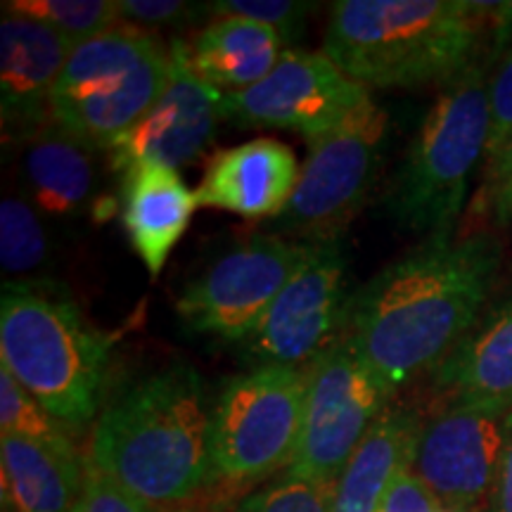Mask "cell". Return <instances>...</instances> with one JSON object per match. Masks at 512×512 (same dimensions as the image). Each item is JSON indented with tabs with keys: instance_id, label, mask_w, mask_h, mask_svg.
<instances>
[{
	"instance_id": "6da1fadb",
	"label": "cell",
	"mask_w": 512,
	"mask_h": 512,
	"mask_svg": "<svg viewBox=\"0 0 512 512\" xmlns=\"http://www.w3.org/2000/svg\"><path fill=\"white\" fill-rule=\"evenodd\" d=\"M498 268L489 235H432L351 294L347 335L396 394L472 330Z\"/></svg>"
},
{
	"instance_id": "7a4b0ae2",
	"label": "cell",
	"mask_w": 512,
	"mask_h": 512,
	"mask_svg": "<svg viewBox=\"0 0 512 512\" xmlns=\"http://www.w3.org/2000/svg\"><path fill=\"white\" fill-rule=\"evenodd\" d=\"M207 384L188 363L143 377L100 413L88 460L152 508H174L211 484Z\"/></svg>"
},
{
	"instance_id": "3957f363",
	"label": "cell",
	"mask_w": 512,
	"mask_h": 512,
	"mask_svg": "<svg viewBox=\"0 0 512 512\" xmlns=\"http://www.w3.org/2000/svg\"><path fill=\"white\" fill-rule=\"evenodd\" d=\"M498 3L337 0L323 53L361 86L446 83L475 64L486 17Z\"/></svg>"
},
{
	"instance_id": "277c9868",
	"label": "cell",
	"mask_w": 512,
	"mask_h": 512,
	"mask_svg": "<svg viewBox=\"0 0 512 512\" xmlns=\"http://www.w3.org/2000/svg\"><path fill=\"white\" fill-rule=\"evenodd\" d=\"M112 339L81 316L64 290L10 280L0 297V366L64 430L79 432L98 415Z\"/></svg>"
},
{
	"instance_id": "5b68a950",
	"label": "cell",
	"mask_w": 512,
	"mask_h": 512,
	"mask_svg": "<svg viewBox=\"0 0 512 512\" xmlns=\"http://www.w3.org/2000/svg\"><path fill=\"white\" fill-rule=\"evenodd\" d=\"M171 81V48L150 31L114 27L72 50L50 98V121L91 150H114Z\"/></svg>"
},
{
	"instance_id": "8992f818",
	"label": "cell",
	"mask_w": 512,
	"mask_h": 512,
	"mask_svg": "<svg viewBox=\"0 0 512 512\" xmlns=\"http://www.w3.org/2000/svg\"><path fill=\"white\" fill-rule=\"evenodd\" d=\"M489 128V76L475 62L446 83L396 171L387 204L399 226L430 238L453 233Z\"/></svg>"
},
{
	"instance_id": "52a82bcc",
	"label": "cell",
	"mask_w": 512,
	"mask_h": 512,
	"mask_svg": "<svg viewBox=\"0 0 512 512\" xmlns=\"http://www.w3.org/2000/svg\"><path fill=\"white\" fill-rule=\"evenodd\" d=\"M306 368H252L211 406V484H252L287 470L302 434Z\"/></svg>"
},
{
	"instance_id": "ba28073f",
	"label": "cell",
	"mask_w": 512,
	"mask_h": 512,
	"mask_svg": "<svg viewBox=\"0 0 512 512\" xmlns=\"http://www.w3.org/2000/svg\"><path fill=\"white\" fill-rule=\"evenodd\" d=\"M394 392L344 332L306 368L302 434L285 475L332 486Z\"/></svg>"
},
{
	"instance_id": "9c48e42d",
	"label": "cell",
	"mask_w": 512,
	"mask_h": 512,
	"mask_svg": "<svg viewBox=\"0 0 512 512\" xmlns=\"http://www.w3.org/2000/svg\"><path fill=\"white\" fill-rule=\"evenodd\" d=\"M387 112L366 98L335 128L309 138L290 204L278 216L285 230L330 242L368 202L387 136Z\"/></svg>"
},
{
	"instance_id": "30bf717a",
	"label": "cell",
	"mask_w": 512,
	"mask_h": 512,
	"mask_svg": "<svg viewBox=\"0 0 512 512\" xmlns=\"http://www.w3.org/2000/svg\"><path fill=\"white\" fill-rule=\"evenodd\" d=\"M316 249V240L249 238L183 287L178 318L202 335L242 342Z\"/></svg>"
},
{
	"instance_id": "8fae6325",
	"label": "cell",
	"mask_w": 512,
	"mask_h": 512,
	"mask_svg": "<svg viewBox=\"0 0 512 512\" xmlns=\"http://www.w3.org/2000/svg\"><path fill=\"white\" fill-rule=\"evenodd\" d=\"M349 302L342 247L337 240L318 242L259 325L238 342L242 361L252 368H309L347 332Z\"/></svg>"
},
{
	"instance_id": "7c38bea8",
	"label": "cell",
	"mask_w": 512,
	"mask_h": 512,
	"mask_svg": "<svg viewBox=\"0 0 512 512\" xmlns=\"http://www.w3.org/2000/svg\"><path fill=\"white\" fill-rule=\"evenodd\" d=\"M370 98L325 53L287 48L271 74L238 93H223V119L240 128H278L316 138Z\"/></svg>"
},
{
	"instance_id": "4fadbf2b",
	"label": "cell",
	"mask_w": 512,
	"mask_h": 512,
	"mask_svg": "<svg viewBox=\"0 0 512 512\" xmlns=\"http://www.w3.org/2000/svg\"><path fill=\"white\" fill-rule=\"evenodd\" d=\"M508 415L451 403L422 425L413 472L446 512L486 508L508 437Z\"/></svg>"
},
{
	"instance_id": "5bb4252c",
	"label": "cell",
	"mask_w": 512,
	"mask_h": 512,
	"mask_svg": "<svg viewBox=\"0 0 512 512\" xmlns=\"http://www.w3.org/2000/svg\"><path fill=\"white\" fill-rule=\"evenodd\" d=\"M223 93L192 72L185 41L171 43V81L157 105L110 150L121 174L140 164L181 169L204 155L223 119Z\"/></svg>"
},
{
	"instance_id": "9a60e30c",
	"label": "cell",
	"mask_w": 512,
	"mask_h": 512,
	"mask_svg": "<svg viewBox=\"0 0 512 512\" xmlns=\"http://www.w3.org/2000/svg\"><path fill=\"white\" fill-rule=\"evenodd\" d=\"M72 50V43L48 24L3 10L0 110L5 140H29L50 124V98Z\"/></svg>"
},
{
	"instance_id": "2e32d148",
	"label": "cell",
	"mask_w": 512,
	"mask_h": 512,
	"mask_svg": "<svg viewBox=\"0 0 512 512\" xmlns=\"http://www.w3.org/2000/svg\"><path fill=\"white\" fill-rule=\"evenodd\" d=\"M294 152L275 138H256L219 150L195 190L197 207L223 209L245 219H278L299 181Z\"/></svg>"
},
{
	"instance_id": "e0dca14e",
	"label": "cell",
	"mask_w": 512,
	"mask_h": 512,
	"mask_svg": "<svg viewBox=\"0 0 512 512\" xmlns=\"http://www.w3.org/2000/svg\"><path fill=\"white\" fill-rule=\"evenodd\" d=\"M434 389L456 406L512 408V292L434 368Z\"/></svg>"
},
{
	"instance_id": "ac0fdd59",
	"label": "cell",
	"mask_w": 512,
	"mask_h": 512,
	"mask_svg": "<svg viewBox=\"0 0 512 512\" xmlns=\"http://www.w3.org/2000/svg\"><path fill=\"white\" fill-rule=\"evenodd\" d=\"M124 223L131 247L143 261L150 278L164 271L171 249L178 245L197 209L195 192L188 190L176 169L140 164L124 174Z\"/></svg>"
},
{
	"instance_id": "d6986e66",
	"label": "cell",
	"mask_w": 512,
	"mask_h": 512,
	"mask_svg": "<svg viewBox=\"0 0 512 512\" xmlns=\"http://www.w3.org/2000/svg\"><path fill=\"white\" fill-rule=\"evenodd\" d=\"M420 418L387 408L330 489V512H380L401 472L413 470Z\"/></svg>"
},
{
	"instance_id": "ffe728a7",
	"label": "cell",
	"mask_w": 512,
	"mask_h": 512,
	"mask_svg": "<svg viewBox=\"0 0 512 512\" xmlns=\"http://www.w3.org/2000/svg\"><path fill=\"white\" fill-rule=\"evenodd\" d=\"M3 505L10 512H72L79 501L86 460L15 434L0 437Z\"/></svg>"
},
{
	"instance_id": "44dd1931",
	"label": "cell",
	"mask_w": 512,
	"mask_h": 512,
	"mask_svg": "<svg viewBox=\"0 0 512 512\" xmlns=\"http://www.w3.org/2000/svg\"><path fill=\"white\" fill-rule=\"evenodd\" d=\"M285 50L278 31L245 17H216L185 43L192 72L221 93H238L259 83Z\"/></svg>"
},
{
	"instance_id": "7402d4cb",
	"label": "cell",
	"mask_w": 512,
	"mask_h": 512,
	"mask_svg": "<svg viewBox=\"0 0 512 512\" xmlns=\"http://www.w3.org/2000/svg\"><path fill=\"white\" fill-rule=\"evenodd\" d=\"M19 169L27 202L34 204L38 214L74 219L93 200V150L57 128L53 121L27 140Z\"/></svg>"
},
{
	"instance_id": "603a6c76",
	"label": "cell",
	"mask_w": 512,
	"mask_h": 512,
	"mask_svg": "<svg viewBox=\"0 0 512 512\" xmlns=\"http://www.w3.org/2000/svg\"><path fill=\"white\" fill-rule=\"evenodd\" d=\"M3 10L48 24L74 48L114 29L121 19L117 0H12Z\"/></svg>"
},
{
	"instance_id": "cb8c5ba5",
	"label": "cell",
	"mask_w": 512,
	"mask_h": 512,
	"mask_svg": "<svg viewBox=\"0 0 512 512\" xmlns=\"http://www.w3.org/2000/svg\"><path fill=\"white\" fill-rule=\"evenodd\" d=\"M48 233L41 214L22 197L0 202V264L5 275H29L46 264Z\"/></svg>"
},
{
	"instance_id": "d4e9b609",
	"label": "cell",
	"mask_w": 512,
	"mask_h": 512,
	"mask_svg": "<svg viewBox=\"0 0 512 512\" xmlns=\"http://www.w3.org/2000/svg\"><path fill=\"white\" fill-rule=\"evenodd\" d=\"M0 430L41 444L72 451L74 441L69 432L31 396L27 389L0 366Z\"/></svg>"
},
{
	"instance_id": "484cf974",
	"label": "cell",
	"mask_w": 512,
	"mask_h": 512,
	"mask_svg": "<svg viewBox=\"0 0 512 512\" xmlns=\"http://www.w3.org/2000/svg\"><path fill=\"white\" fill-rule=\"evenodd\" d=\"M330 489L332 486L283 475L242 498L235 512H330Z\"/></svg>"
},
{
	"instance_id": "4316f807",
	"label": "cell",
	"mask_w": 512,
	"mask_h": 512,
	"mask_svg": "<svg viewBox=\"0 0 512 512\" xmlns=\"http://www.w3.org/2000/svg\"><path fill=\"white\" fill-rule=\"evenodd\" d=\"M209 8L216 12V17H245L266 24L278 31L287 48H292L294 41H299L304 34L311 5L292 3V0H221V3H211Z\"/></svg>"
},
{
	"instance_id": "83f0119b",
	"label": "cell",
	"mask_w": 512,
	"mask_h": 512,
	"mask_svg": "<svg viewBox=\"0 0 512 512\" xmlns=\"http://www.w3.org/2000/svg\"><path fill=\"white\" fill-rule=\"evenodd\" d=\"M72 512H157V508L128 491L114 477L105 475L86 458V479Z\"/></svg>"
},
{
	"instance_id": "f1b7e54d",
	"label": "cell",
	"mask_w": 512,
	"mask_h": 512,
	"mask_svg": "<svg viewBox=\"0 0 512 512\" xmlns=\"http://www.w3.org/2000/svg\"><path fill=\"white\" fill-rule=\"evenodd\" d=\"M489 110L491 128L489 145H486V162H494L512 140V50L498 64L489 79Z\"/></svg>"
},
{
	"instance_id": "f546056e",
	"label": "cell",
	"mask_w": 512,
	"mask_h": 512,
	"mask_svg": "<svg viewBox=\"0 0 512 512\" xmlns=\"http://www.w3.org/2000/svg\"><path fill=\"white\" fill-rule=\"evenodd\" d=\"M117 5L119 17L140 29L183 27L190 17L197 15V5L181 0H117Z\"/></svg>"
},
{
	"instance_id": "4dcf8cb0",
	"label": "cell",
	"mask_w": 512,
	"mask_h": 512,
	"mask_svg": "<svg viewBox=\"0 0 512 512\" xmlns=\"http://www.w3.org/2000/svg\"><path fill=\"white\" fill-rule=\"evenodd\" d=\"M380 512H444V508L422 479L413 470H406L392 484Z\"/></svg>"
},
{
	"instance_id": "1f68e13d",
	"label": "cell",
	"mask_w": 512,
	"mask_h": 512,
	"mask_svg": "<svg viewBox=\"0 0 512 512\" xmlns=\"http://www.w3.org/2000/svg\"><path fill=\"white\" fill-rule=\"evenodd\" d=\"M489 171L491 202H494L496 219H501L512 204V140L501 155L489 164Z\"/></svg>"
},
{
	"instance_id": "d6a6232c",
	"label": "cell",
	"mask_w": 512,
	"mask_h": 512,
	"mask_svg": "<svg viewBox=\"0 0 512 512\" xmlns=\"http://www.w3.org/2000/svg\"><path fill=\"white\" fill-rule=\"evenodd\" d=\"M484 512H512V411L508 415V437H505L503 458Z\"/></svg>"
},
{
	"instance_id": "836d02e7",
	"label": "cell",
	"mask_w": 512,
	"mask_h": 512,
	"mask_svg": "<svg viewBox=\"0 0 512 512\" xmlns=\"http://www.w3.org/2000/svg\"><path fill=\"white\" fill-rule=\"evenodd\" d=\"M498 221H501V223H512V204H510L508 211H505V214Z\"/></svg>"
},
{
	"instance_id": "e575fe53",
	"label": "cell",
	"mask_w": 512,
	"mask_h": 512,
	"mask_svg": "<svg viewBox=\"0 0 512 512\" xmlns=\"http://www.w3.org/2000/svg\"><path fill=\"white\" fill-rule=\"evenodd\" d=\"M176 512H192V510H176Z\"/></svg>"
}]
</instances>
